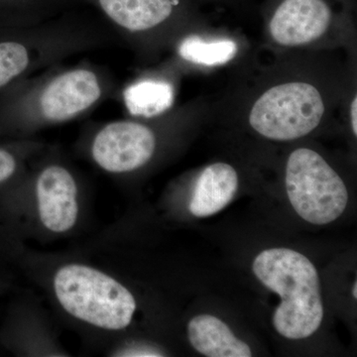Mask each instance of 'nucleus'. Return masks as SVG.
<instances>
[{"instance_id": "obj_1", "label": "nucleus", "mask_w": 357, "mask_h": 357, "mask_svg": "<svg viewBox=\"0 0 357 357\" xmlns=\"http://www.w3.org/2000/svg\"><path fill=\"white\" fill-rule=\"evenodd\" d=\"M252 270L265 287L280 296L272 319L279 335L303 340L319 330L324 319L319 277L306 256L293 249H267L255 258Z\"/></svg>"}, {"instance_id": "obj_2", "label": "nucleus", "mask_w": 357, "mask_h": 357, "mask_svg": "<svg viewBox=\"0 0 357 357\" xmlns=\"http://www.w3.org/2000/svg\"><path fill=\"white\" fill-rule=\"evenodd\" d=\"M59 305L77 321L109 332L126 330L137 309L133 294L98 268L68 263L52 279Z\"/></svg>"}, {"instance_id": "obj_3", "label": "nucleus", "mask_w": 357, "mask_h": 357, "mask_svg": "<svg viewBox=\"0 0 357 357\" xmlns=\"http://www.w3.org/2000/svg\"><path fill=\"white\" fill-rule=\"evenodd\" d=\"M286 190L294 210L312 225L335 222L349 202L342 178L321 155L307 148L295 150L289 156Z\"/></svg>"}, {"instance_id": "obj_4", "label": "nucleus", "mask_w": 357, "mask_h": 357, "mask_svg": "<svg viewBox=\"0 0 357 357\" xmlns=\"http://www.w3.org/2000/svg\"><path fill=\"white\" fill-rule=\"evenodd\" d=\"M324 114L325 105L318 89L294 82L265 91L253 105L249 123L268 139L289 141L311 133Z\"/></svg>"}, {"instance_id": "obj_5", "label": "nucleus", "mask_w": 357, "mask_h": 357, "mask_svg": "<svg viewBox=\"0 0 357 357\" xmlns=\"http://www.w3.org/2000/svg\"><path fill=\"white\" fill-rule=\"evenodd\" d=\"M156 148L153 131L131 121L112 122L102 128L91 146V155L100 168L112 174L128 173L144 166Z\"/></svg>"}, {"instance_id": "obj_6", "label": "nucleus", "mask_w": 357, "mask_h": 357, "mask_svg": "<svg viewBox=\"0 0 357 357\" xmlns=\"http://www.w3.org/2000/svg\"><path fill=\"white\" fill-rule=\"evenodd\" d=\"M37 215L45 229L54 234L72 231L79 218V189L64 167H46L35 185Z\"/></svg>"}, {"instance_id": "obj_7", "label": "nucleus", "mask_w": 357, "mask_h": 357, "mask_svg": "<svg viewBox=\"0 0 357 357\" xmlns=\"http://www.w3.org/2000/svg\"><path fill=\"white\" fill-rule=\"evenodd\" d=\"M332 20L324 0H285L270 22L272 38L282 46L309 44L325 34Z\"/></svg>"}, {"instance_id": "obj_8", "label": "nucleus", "mask_w": 357, "mask_h": 357, "mask_svg": "<svg viewBox=\"0 0 357 357\" xmlns=\"http://www.w3.org/2000/svg\"><path fill=\"white\" fill-rule=\"evenodd\" d=\"M102 89L98 77L88 70H75L61 75L43 91L41 109L52 121H69L98 100Z\"/></svg>"}, {"instance_id": "obj_9", "label": "nucleus", "mask_w": 357, "mask_h": 357, "mask_svg": "<svg viewBox=\"0 0 357 357\" xmlns=\"http://www.w3.org/2000/svg\"><path fill=\"white\" fill-rule=\"evenodd\" d=\"M238 177L234 167L215 163L206 167L197 180L189 210L197 218L215 215L236 196Z\"/></svg>"}, {"instance_id": "obj_10", "label": "nucleus", "mask_w": 357, "mask_h": 357, "mask_svg": "<svg viewBox=\"0 0 357 357\" xmlns=\"http://www.w3.org/2000/svg\"><path fill=\"white\" fill-rule=\"evenodd\" d=\"M188 337L197 351L208 357H250V347L211 314H199L188 324Z\"/></svg>"}, {"instance_id": "obj_11", "label": "nucleus", "mask_w": 357, "mask_h": 357, "mask_svg": "<svg viewBox=\"0 0 357 357\" xmlns=\"http://www.w3.org/2000/svg\"><path fill=\"white\" fill-rule=\"evenodd\" d=\"M102 10L129 31L151 29L172 14V0H98Z\"/></svg>"}, {"instance_id": "obj_12", "label": "nucleus", "mask_w": 357, "mask_h": 357, "mask_svg": "<svg viewBox=\"0 0 357 357\" xmlns=\"http://www.w3.org/2000/svg\"><path fill=\"white\" fill-rule=\"evenodd\" d=\"M173 98L172 86L165 82H139L124 93L129 112L138 116L152 117L162 114L171 107Z\"/></svg>"}, {"instance_id": "obj_13", "label": "nucleus", "mask_w": 357, "mask_h": 357, "mask_svg": "<svg viewBox=\"0 0 357 357\" xmlns=\"http://www.w3.org/2000/svg\"><path fill=\"white\" fill-rule=\"evenodd\" d=\"M236 42L229 39L206 41L198 36H192L184 40L178 47L181 57L206 67L227 64L236 57Z\"/></svg>"}, {"instance_id": "obj_14", "label": "nucleus", "mask_w": 357, "mask_h": 357, "mask_svg": "<svg viewBox=\"0 0 357 357\" xmlns=\"http://www.w3.org/2000/svg\"><path fill=\"white\" fill-rule=\"evenodd\" d=\"M29 64V55L23 45L16 42L0 43V88L8 84Z\"/></svg>"}, {"instance_id": "obj_15", "label": "nucleus", "mask_w": 357, "mask_h": 357, "mask_svg": "<svg viewBox=\"0 0 357 357\" xmlns=\"http://www.w3.org/2000/svg\"><path fill=\"white\" fill-rule=\"evenodd\" d=\"M16 170V160L9 152L0 150V184L8 180Z\"/></svg>"}, {"instance_id": "obj_16", "label": "nucleus", "mask_w": 357, "mask_h": 357, "mask_svg": "<svg viewBox=\"0 0 357 357\" xmlns=\"http://www.w3.org/2000/svg\"><path fill=\"white\" fill-rule=\"evenodd\" d=\"M121 356H162L159 351H154V349H141L137 347L133 349H126L121 351L119 354Z\"/></svg>"}, {"instance_id": "obj_17", "label": "nucleus", "mask_w": 357, "mask_h": 357, "mask_svg": "<svg viewBox=\"0 0 357 357\" xmlns=\"http://www.w3.org/2000/svg\"><path fill=\"white\" fill-rule=\"evenodd\" d=\"M351 126L354 135H357V98H354L351 103Z\"/></svg>"}, {"instance_id": "obj_18", "label": "nucleus", "mask_w": 357, "mask_h": 357, "mask_svg": "<svg viewBox=\"0 0 357 357\" xmlns=\"http://www.w3.org/2000/svg\"><path fill=\"white\" fill-rule=\"evenodd\" d=\"M352 296H354V299H357V283H354V288H352Z\"/></svg>"}]
</instances>
